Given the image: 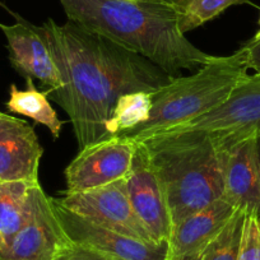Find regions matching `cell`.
Returning <instances> with one entry per match:
<instances>
[{"label": "cell", "instance_id": "cell-3", "mask_svg": "<svg viewBox=\"0 0 260 260\" xmlns=\"http://www.w3.org/2000/svg\"><path fill=\"white\" fill-rule=\"evenodd\" d=\"M146 144L166 192L172 227L223 197L229 147L203 134L156 136Z\"/></svg>", "mask_w": 260, "mask_h": 260}, {"label": "cell", "instance_id": "cell-19", "mask_svg": "<svg viewBox=\"0 0 260 260\" xmlns=\"http://www.w3.org/2000/svg\"><path fill=\"white\" fill-rule=\"evenodd\" d=\"M246 214L236 209L199 260H237Z\"/></svg>", "mask_w": 260, "mask_h": 260}, {"label": "cell", "instance_id": "cell-22", "mask_svg": "<svg viewBox=\"0 0 260 260\" xmlns=\"http://www.w3.org/2000/svg\"><path fill=\"white\" fill-rule=\"evenodd\" d=\"M244 47L247 54V68L252 69L256 74H260V41L246 42Z\"/></svg>", "mask_w": 260, "mask_h": 260}, {"label": "cell", "instance_id": "cell-8", "mask_svg": "<svg viewBox=\"0 0 260 260\" xmlns=\"http://www.w3.org/2000/svg\"><path fill=\"white\" fill-rule=\"evenodd\" d=\"M55 201L64 208L101 226L134 239L154 242L130 203L125 179L86 191L61 192V197Z\"/></svg>", "mask_w": 260, "mask_h": 260}, {"label": "cell", "instance_id": "cell-18", "mask_svg": "<svg viewBox=\"0 0 260 260\" xmlns=\"http://www.w3.org/2000/svg\"><path fill=\"white\" fill-rule=\"evenodd\" d=\"M182 34L212 21L232 6L252 4L250 0H172Z\"/></svg>", "mask_w": 260, "mask_h": 260}, {"label": "cell", "instance_id": "cell-20", "mask_svg": "<svg viewBox=\"0 0 260 260\" xmlns=\"http://www.w3.org/2000/svg\"><path fill=\"white\" fill-rule=\"evenodd\" d=\"M237 260H260V236L257 218L246 216Z\"/></svg>", "mask_w": 260, "mask_h": 260}, {"label": "cell", "instance_id": "cell-11", "mask_svg": "<svg viewBox=\"0 0 260 260\" xmlns=\"http://www.w3.org/2000/svg\"><path fill=\"white\" fill-rule=\"evenodd\" d=\"M9 13L16 18V23L12 26L0 23V29L8 41L12 67L26 78L39 79L50 93L59 91L62 86L61 74L36 26L14 12Z\"/></svg>", "mask_w": 260, "mask_h": 260}, {"label": "cell", "instance_id": "cell-7", "mask_svg": "<svg viewBox=\"0 0 260 260\" xmlns=\"http://www.w3.org/2000/svg\"><path fill=\"white\" fill-rule=\"evenodd\" d=\"M136 148V142L114 136L79 149L65 169L67 190L61 192L86 191L126 179Z\"/></svg>", "mask_w": 260, "mask_h": 260}, {"label": "cell", "instance_id": "cell-25", "mask_svg": "<svg viewBox=\"0 0 260 260\" xmlns=\"http://www.w3.org/2000/svg\"><path fill=\"white\" fill-rule=\"evenodd\" d=\"M257 227H259V236H260V217L257 218Z\"/></svg>", "mask_w": 260, "mask_h": 260}, {"label": "cell", "instance_id": "cell-12", "mask_svg": "<svg viewBox=\"0 0 260 260\" xmlns=\"http://www.w3.org/2000/svg\"><path fill=\"white\" fill-rule=\"evenodd\" d=\"M44 148L34 127L0 112V182H39Z\"/></svg>", "mask_w": 260, "mask_h": 260}, {"label": "cell", "instance_id": "cell-17", "mask_svg": "<svg viewBox=\"0 0 260 260\" xmlns=\"http://www.w3.org/2000/svg\"><path fill=\"white\" fill-rule=\"evenodd\" d=\"M152 105V93L148 92H132L121 94L116 100L111 117L106 122L107 138L134 129L138 125L146 122L151 115Z\"/></svg>", "mask_w": 260, "mask_h": 260}, {"label": "cell", "instance_id": "cell-5", "mask_svg": "<svg viewBox=\"0 0 260 260\" xmlns=\"http://www.w3.org/2000/svg\"><path fill=\"white\" fill-rule=\"evenodd\" d=\"M186 133L203 134L226 147L260 136V74L247 76L219 106L156 136Z\"/></svg>", "mask_w": 260, "mask_h": 260}, {"label": "cell", "instance_id": "cell-15", "mask_svg": "<svg viewBox=\"0 0 260 260\" xmlns=\"http://www.w3.org/2000/svg\"><path fill=\"white\" fill-rule=\"evenodd\" d=\"M40 184V182H37ZM34 182H0V252L13 241L31 211Z\"/></svg>", "mask_w": 260, "mask_h": 260}, {"label": "cell", "instance_id": "cell-16", "mask_svg": "<svg viewBox=\"0 0 260 260\" xmlns=\"http://www.w3.org/2000/svg\"><path fill=\"white\" fill-rule=\"evenodd\" d=\"M27 88L21 91L14 84L11 86L9 100L7 109L14 114L23 115L35 120L37 124H42L50 130L52 138L59 139L62 129V121L57 117L56 111L50 104V91L40 92L34 84V79L26 78Z\"/></svg>", "mask_w": 260, "mask_h": 260}, {"label": "cell", "instance_id": "cell-24", "mask_svg": "<svg viewBox=\"0 0 260 260\" xmlns=\"http://www.w3.org/2000/svg\"><path fill=\"white\" fill-rule=\"evenodd\" d=\"M259 26H260V17H259ZM257 41H260V28L257 29L256 34L254 35V37H252L249 42H257Z\"/></svg>", "mask_w": 260, "mask_h": 260}, {"label": "cell", "instance_id": "cell-13", "mask_svg": "<svg viewBox=\"0 0 260 260\" xmlns=\"http://www.w3.org/2000/svg\"><path fill=\"white\" fill-rule=\"evenodd\" d=\"M256 138L244 139L229 147L222 198L246 216L260 217V177Z\"/></svg>", "mask_w": 260, "mask_h": 260}, {"label": "cell", "instance_id": "cell-23", "mask_svg": "<svg viewBox=\"0 0 260 260\" xmlns=\"http://www.w3.org/2000/svg\"><path fill=\"white\" fill-rule=\"evenodd\" d=\"M256 149H257V166H259V177H260V136L256 138Z\"/></svg>", "mask_w": 260, "mask_h": 260}, {"label": "cell", "instance_id": "cell-6", "mask_svg": "<svg viewBox=\"0 0 260 260\" xmlns=\"http://www.w3.org/2000/svg\"><path fill=\"white\" fill-rule=\"evenodd\" d=\"M51 203L65 236L73 244L115 260H169V241L147 242L134 239L64 208L55 198H51Z\"/></svg>", "mask_w": 260, "mask_h": 260}, {"label": "cell", "instance_id": "cell-4", "mask_svg": "<svg viewBox=\"0 0 260 260\" xmlns=\"http://www.w3.org/2000/svg\"><path fill=\"white\" fill-rule=\"evenodd\" d=\"M246 59V49L242 46L229 56H217L191 76L175 78L152 93L149 119L116 137L139 143L219 106L249 76Z\"/></svg>", "mask_w": 260, "mask_h": 260}, {"label": "cell", "instance_id": "cell-26", "mask_svg": "<svg viewBox=\"0 0 260 260\" xmlns=\"http://www.w3.org/2000/svg\"><path fill=\"white\" fill-rule=\"evenodd\" d=\"M0 260H2V259H0Z\"/></svg>", "mask_w": 260, "mask_h": 260}, {"label": "cell", "instance_id": "cell-14", "mask_svg": "<svg viewBox=\"0 0 260 260\" xmlns=\"http://www.w3.org/2000/svg\"><path fill=\"white\" fill-rule=\"evenodd\" d=\"M236 209L223 198L190 214L172 227L169 260H199Z\"/></svg>", "mask_w": 260, "mask_h": 260}, {"label": "cell", "instance_id": "cell-10", "mask_svg": "<svg viewBox=\"0 0 260 260\" xmlns=\"http://www.w3.org/2000/svg\"><path fill=\"white\" fill-rule=\"evenodd\" d=\"M68 242L56 218L51 198L37 184L32 189L28 218L11 245L0 252V259L54 260L57 251Z\"/></svg>", "mask_w": 260, "mask_h": 260}, {"label": "cell", "instance_id": "cell-21", "mask_svg": "<svg viewBox=\"0 0 260 260\" xmlns=\"http://www.w3.org/2000/svg\"><path fill=\"white\" fill-rule=\"evenodd\" d=\"M54 260H115L92 249L79 246L69 241L55 255Z\"/></svg>", "mask_w": 260, "mask_h": 260}, {"label": "cell", "instance_id": "cell-9", "mask_svg": "<svg viewBox=\"0 0 260 260\" xmlns=\"http://www.w3.org/2000/svg\"><path fill=\"white\" fill-rule=\"evenodd\" d=\"M125 182L134 212L153 241H169L172 219L166 192L144 143H137L133 162Z\"/></svg>", "mask_w": 260, "mask_h": 260}, {"label": "cell", "instance_id": "cell-2", "mask_svg": "<svg viewBox=\"0 0 260 260\" xmlns=\"http://www.w3.org/2000/svg\"><path fill=\"white\" fill-rule=\"evenodd\" d=\"M68 21L146 57L170 76L209 64L180 29L172 0H59Z\"/></svg>", "mask_w": 260, "mask_h": 260}, {"label": "cell", "instance_id": "cell-1", "mask_svg": "<svg viewBox=\"0 0 260 260\" xmlns=\"http://www.w3.org/2000/svg\"><path fill=\"white\" fill-rule=\"evenodd\" d=\"M37 31L61 74L51 97L69 116L79 149L107 138L116 100L132 92L154 93L174 81L146 57L74 22L49 18Z\"/></svg>", "mask_w": 260, "mask_h": 260}]
</instances>
